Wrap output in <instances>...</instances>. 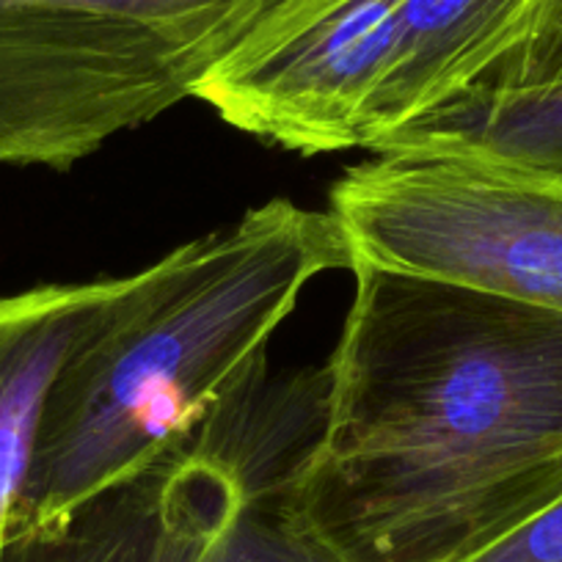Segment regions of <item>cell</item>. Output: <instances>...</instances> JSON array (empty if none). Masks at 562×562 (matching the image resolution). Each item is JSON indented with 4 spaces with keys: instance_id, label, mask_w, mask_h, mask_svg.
<instances>
[{
    "instance_id": "52a82bcc",
    "label": "cell",
    "mask_w": 562,
    "mask_h": 562,
    "mask_svg": "<svg viewBox=\"0 0 562 562\" xmlns=\"http://www.w3.org/2000/svg\"><path fill=\"white\" fill-rule=\"evenodd\" d=\"M529 0H405L392 56L364 119V149L472 89Z\"/></svg>"
},
{
    "instance_id": "277c9868",
    "label": "cell",
    "mask_w": 562,
    "mask_h": 562,
    "mask_svg": "<svg viewBox=\"0 0 562 562\" xmlns=\"http://www.w3.org/2000/svg\"><path fill=\"white\" fill-rule=\"evenodd\" d=\"M328 213L350 268L562 315V180L463 149L389 140L345 171Z\"/></svg>"
},
{
    "instance_id": "6da1fadb",
    "label": "cell",
    "mask_w": 562,
    "mask_h": 562,
    "mask_svg": "<svg viewBox=\"0 0 562 562\" xmlns=\"http://www.w3.org/2000/svg\"><path fill=\"white\" fill-rule=\"evenodd\" d=\"M350 270L290 502L339 562H458L562 494V315Z\"/></svg>"
},
{
    "instance_id": "3957f363",
    "label": "cell",
    "mask_w": 562,
    "mask_h": 562,
    "mask_svg": "<svg viewBox=\"0 0 562 562\" xmlns=\"http://www.w3.org/2000/svg\"><path fill=\"white\" fill-rule=\"evenodd\" d=\"M265 375L158 463L9 540L0 562H339L290 502L321 430L323 372L279 389Z\"/></svg>"
},
{
    "instance_id": "8992f818",
    "label": "cell",
    "mask_w": 562,
    "mask_h": 562,
    "mask_svg": "<svg viewBox=\"0 0 562 562\" xmlns=\"http://www.w3.org/2000/svg\"><path fill=\"white\" fill-rule=\"evenodd\" d=\"M127 281L130 276L58 281L0 295V557L29 483L53 383Z\"/></svg>"
},
{
    "instance_id": "7a4b0ae2",
    "label": "cell",
    "mask_w": 562,
    "mask_h": 562,
    "mask_svg": "<svg viewBox=\"0 0 562 562\" xmlns=\"http://www.w3.org/2000/svg\"><path fill=\"white\" fill-rule=\"evenodd\" d=\"M331 270H350L331 213L276 196L130 273L53 383L9 540L186 445L268 372L270 337Z\"/></svg>"
},
{
    "instance_id": "5b68a950",
    "label": "cell",
    "mask_w": 562,
    "mask_h": 562,
    "mask_svg": "<svg viewBox=\"0 0 562 562\" xmlns=\"http://www.w3.org/2000/svg\"><path fill=\"white\" fill-rule=\"evenodd\" d=\"M403 3L348 0L288 45L204 80L196 100L288 153L364 149L367 105L392 56Z\"/></svg>"
},
{
    "instance_id": "9c48e42d",
    "label": "cell",
    "mask_w": 562,
    "mask_h": 562,
    "mask_svg": "<svg viewBox=\"0 0 562 562\" xmlns=\"http://www.w3.org/2000/svg\"><path fill=\"white\" fill-rule=\"evenodd\" d=\"M472 89H562V0H529L516 29Z\"/></svg>"
},
{
    "instance_id": "ba28073f",
    "label": "cell",
    "mask_w": 562,
    "mask_h": 562,
    "mask_svg": "<svg viewBox=\"0 0 562 562\" xmlns=\"http://www.w3.org/2000/svg\"><path fill=\"white\" fill-rule=\"evenodd\" d=\"M389 140L463 149L562 180V89H469Z\"/></svg>"
},
{
    "instance_id": "30bf717a",
    "label": "cell",
    "mask_w": 562,
    "mask_h": 562,
    "mask_svg": "<svg viewBox=\"0 0 562 562\" xmlns=\"http://www.w3.org/2000/svg\"><path fill=\"white\" fill-rule=\"evenodd\" d=\"M458 562H562V494Z\"/></svg>"
}]
</instances>
